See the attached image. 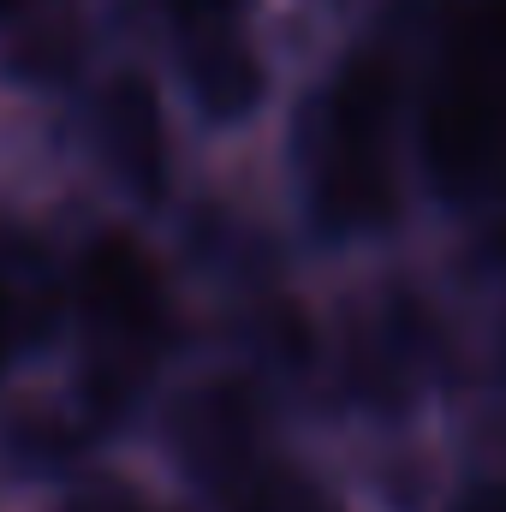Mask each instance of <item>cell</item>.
Segmentation results:
<instances>
[{"mask_svg":"<svg viewBox=\"0 0 506 512\" xmlns=\"http://www.w3.org/2000/svg\"><path fill=\"white\" fill-rule=\"evenodd\" d=\"M12 441H18V459L24 465H60V459H72V429L66 423H54V417H24L18 429H12Z\"/></svg>","mask_w":506,"mask_h":512,"instance_id":"obj_9","label":"cell"},{"mask_svg":"<svg viewBox=\"0 0 506 512\" xmlns=\"http://www.w3.org/2000/svg\"><path fill=\"white\" fill-rule=\"evenodd\" d=\"M54 512H143V501L131 489H120V483H90V489L66 495Z\"/></svg>","mask_w":506,"mask_h":512,"instance_id":"obj_10","label":"cell"},{"mask_svg":"<svg viewBox=\"0 0 506 512\" xmlns=\"http://www.w3.org/2000/svg\"><path fill=\"white\" fill-rule=\"evenodd\" d=\"M179 72L209 126H245L274 96V66L256 48L251 30H209V36H179Z\"/></svg>","mask_w":506,"mask_h":512,"instance_id":"obj_6","label":"cell"},{"mask_svg":"<svg viewBox=\"0 0 506 512\" xmlns=\"http://www.w3.org/2000/svg\"><path fill=\"white\" fill-rule=\"evenodd\" d=\"M6 352H12V292L0 286V364H6Z\"/></svg>","mask_w":506,"mask_h":512,"instance_id":"obj_11","label":"cell"},{"mask_svg":"<svg viewBox=\"0 0 506 512\" xmlns=\"http://www.w3.org/2000/svg\"><path fill=\"white\" fill-rule=\"evenodd\" d=\"M96 143L108 173L126 185L131 197L161 203L167 197V114H161V90L143 72H114L96 96Z\"/></svg>","mask_w":506,"mask_h":512,"instance_id":"obj_5","label":"cell"},{"mask_svg":"<svg viewBox=\"0 0 506 512\" xmlns=\"http://www.w3.org/2000/svg\"><path fill=\"white\" fill-rule=\"evenodd\" d=\"M167 447L179 471L221 507L274 459V405L251 370H203L167 399Z\"/></svg>","mask_w":506,"mask_h":512,"instance_id":"obj_3","label":"cell"},{"mask_svg":"<svg viewBox=\"0 0 506 512\" xmlns=\"http://www.w3.org/2000/svg\"><path fill=\"white\" fill-rule=\"evenodd\" d=\"M251 0H167L173 36H209V30H245Z\"/></svg>","mask_w":506,"mask_h":512,"instance_id":"obj_8","label":"cell"},{"mask_svg":"<svg viewBox=\"0 0 506 512\" xmlns=\"http://www.w3.org/2000/svg\"><path fill=\"white\" fill-rule=\"evenodd\" d=\"M423 36L417 18L364 30L334 54L322 84L304 96L298 114V203L322 245L376 256V268L405 262V251L435 245L411 155H405V114L417 84Z\"/></svg>","mask_w":506,"mask_h":512,"instance_id":"obj_1","label":"cell"},{"mask_svg":"<svg viewBox=\"0 0 506 512\" xmlns=\"http://www.w3.org/2000/svg\"><path fill=\"white\" fill-rule=\"evenodd\" d=\"M18 6H24V0H0V18H6V12H18Z\"/></svg>","mask_w":506,"mask_h":512,"instance_id":"obj_12","label":"cell"},{"mask_svg":"<svg viewBox=\"0 0 506 512\" xmlns=\"http://www.w3.org/2000/svg\"><path fill=\"white\" fill-rule=\"evenodd\" d=\"M78 310L108 340V358H143L149 340L167 328V286L149 245L131 227H102L78 251Z\"/></svg>","mask_w":506,"mask_h":512,"instance_id":"obj_4","label":"cell"},{"mask_svg":"<svg viewBox=\"0 0 506 512\" xmlns=\"http://www.w3.org/2000/svg\"><path fill=\"white\" fill-rule=\"evenodd\" d=\"M483 280V411L506 423V256L501 262H471L453 251Z\"/></svg>","mask_w":506,"mask_h":512,"instance_id":"obj_7","label":"cell"},{"mask_svg":"<svg viewBox=\"0 0 506 512\" xmlns=\"http://www.w3.org/2000/svg\"><path fill=\"white\" fill-rule=\"evenodd\" d=\"M405 155L435 245L459 251L506 227V66L459 48L417 60Z\"/></svg>","mask_w":506,"mask_h":512,"instance_id":"obj_2","label":"cell"}]
</instances>
